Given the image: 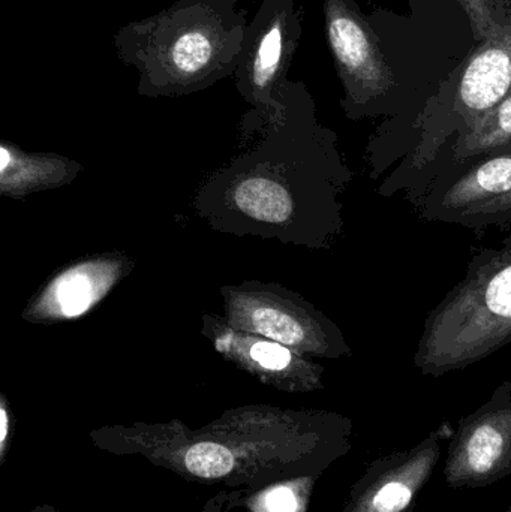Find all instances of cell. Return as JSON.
<instances>
[{
	"mask_svg": "<svg viewBox=\"0 0 511 512\" xmlns=\"http://www.w3.org/2000/svg\"><path fill=\"white\" fill-rule=\"evenodd\" d=\"M302 38V12L296 0H263L246 30L237 66L236 87L254 110L249 116L270 120L284 110L281 89Z\"/></svg>",
	"mask_w": 511,
	"mask_h": 512,
	"instance_id": "52a82bcc",
	"label": "cell"
},
{
	"mask_svg": "<svg viewBox=\"0 0 511 512\" xmlns=\"http://www.w3.org/2000/svg\"><path fill=\"white\" fill-rule=\"evenodd\" d=\"M455 432L446 427L402 453L375 460L351 489L341 512H405L428 484L441 457V447Z\"/></svg>",
	"mask_w": 511,
	"mask_h": 512,
	"instance_id": "30bf717a",
	"label": "cell"
},
{
	"mask_svg": "<svg viewBox=\"0 0 511 512\" xmlns=\"http://www.w3.org/2000/svg\"><path fill=\"white\" fill-rule=\"evenodd\" d=\"M33 512H56V511H54L53 508H50V507H39V508H36V510Z\"/></svg>",
	"mask_w": 511,
	"mask_h": 512,
	"instance_id": "ffe728a7",
	"label": "cell"
},
{
	"mask_svg": "<svg viewBox=\"0 0 511 512\" xmlns=\"http://www.w3.org/2000/svg\"><path fill=\"white\" fill-rule=\"evenodd\" d=\"M506 152H511V95L492 108L470 131L459 135L447 146L426 183L441 168Z\"/></svg>",
	"mask_w": 511,
	"mask_h": 512,
	"instance_id": "9a60e30c",
	"label": "cell"
},
{
	"mask_svg": "<svg viewBox=\"0 0 511 512\" xmlns=\"http://www.w3.org/2000/svg\"><path fill=\"white\" fill-rule=\"evenodd\" d=\"M324 27L344 87L345 113L353 120L381 113L396 78L371 24L354 0H324Z\"/></svg>",
	"mask_w": 511,
	"mask_h": 512,
	"instance_id": "ba28073f",
	"label": "cell"
},
{
	"mask_svg": "<svg viewBox=\"0 0 511 512\" xmlns=\"http://www.w3.org/2000/svg\"><path fill=\"white\" fill-rule=\"evenodd\" d=\"M510 95L511 24H500L468 57L452 93L444 101H431L423 116L419 143L399 173L422 179L434 170L455 138L470 131Z\"/></svg>",
	"mask_w": 511,
	"mask_h": 512,
	"instance_id": "5b68a950",
	"label": "cell"
},
{
	"mask_svg": "<svg viewBox=\"0 0 511 512\" xmlns=\"http://www.w3.org/2000/svg\"><path fill=\"white\" fill-rule=\"evenodd\" d=\"M314 481L299 478L273 484L252 499V512H305Z\"/></svg>",
	"mask_w": 511,
	"mask_h": 512,
	"instance_id": "2e32d148",
	"label": "cell"
},
{
	"mask_svg": "<svg viewBox=\"0 0 511 512\" xmlns=\"http://www.w3.org/2000/svg\"><path fill=\"white\" fill-rule=\"evenodd\" d=\"M239 0H176L117 30L123 65L137 69V92L176 98L203 92L236 74L248 30Z\"/></svg>",
	"mask_w": 511,
	"mask_h": 512,
	"instance_id": "3957f363",
	"label": "cell"
},
{
	"mask_svg": "<svg viewBox=\"0 0 511 512\" xmlns=\"http://www.w3.org/2000/svg\"><path fill=\"white\" fill-rule=\"evenodd\" d=\"M470 18L471 29L477 42L488 39L500 26L495 20V3L497 0H458Z\"/></svg>",
	"mask_w": 511,
	"mask_h": 512,
	"instance_id": "ac0fdd59",
	"label": "cell"
},
{
	"mask_svg": "<svg viewBox=\"0 0 511 512\" xmlns=\"http://www.w3.org/2000/svg\"><path fill=\"white\" fill-rule=\"evenodd\" d=\"M456 225L470 228V230H485V228L501 227L511 225V192L504 197L497 198L491 203L476 207L471 212L465 213L458 219Z\"/></svg>",
	"mask_w": 511,
	"mask_h": 512,
	"instance_id": "e0dca14e",
	"label": "cell"
},
{
	"mask_svg": "<svg viewBox=\"0 0 511 512\" xmlns=\"http://www.w3.org/2000/svg\"><path fill=\"white\" fill-rule=\"evenodd\" d=\"M110 444L132 447L153 463L200 481L264 483L317 480L351 448L353 424L327 412L246 409L230 412L201 432L182 424L116 429Z\"/></svg>",
	"mask_w": 511,
	"mask_h": 512,
	"instance_id": "7a4b0ae2",
	"label": "cell"
},
{
	"mask_svg": "<svg viewBox=\"0 0 511 512\" xmlns=\"http://www.w3.org/2000/svg\"><path fill=\"white\" fill-rule=\"evenodd\" d=\"M209 331L207 334L216 352L257 376L264 384L291 393H308L323 388V367L288 346L257 334L234 330L218 321H213V328Z\"/></svg>",
	"mask_w": 511,
	"mask_h": 512,
	"instance_id": "7c38bea8",
	"label": "cell"
},
{
	"mask_svg": "<svg viewBox=\"0 0 511 512\" xmlns=\"http://www.w3.org/2000/svg\"><path fill=\"white\" fill-rule=\"evenodd\" d=\"M222 295L225 321L234 330L275 340L308 358L353 355L341 328L299 294L278 285L246 282L228 286Z\"/></svg>",
	"mask_w": 511,
	"mask_h": 512,
	"instance_id": "8992f818",
	"label": "cell"
},
{
	"mask_svg": "<svg viewBox=\"0 0 511 512\" xmlns=\"http://www.w3.org/2000/svg\"><path fill=\"white\" fill-rule=\"evenodd\" d=\"M9 436V414L6 409L5 400L2 402V408H0V457H5L6 445H8Z\"/></svg>",
	"mask_w": 511,
	"mask_h": 512,
	"instance_id": "d6986e66",
	"label": "cell"
},
{
	"mask_svg": "<svg viewBox=\"0 0 511 512\" xmlns=\"http://www.w3.org/2000/svg\"><path fill=\"white\" fill-rule=\"evenodd\" d=\"M279 95L284 101L279 116L245 117V123L263 129L264 137L207 183L200 210L219 228L242 222L240 233L330 248L344 231L341 198L353 173L339 153L335 132L318 123L305 84L288 80Z\"/></svg>",
	"mask_w": 511,
	"mask_h": 512,
	"instance_id": "6da1fadb",
	"label": "cell"
},
{
	"mask_svg": "<svg viewBox=\"0 0 511 512\" xmlns=\"http://www.w3.org/2000/svg\"><path fill=\"white\" fill-rule=\"evenodd\" d=\"M0 185L3 195L23 197L50 186H62L74 179L78 165L51 155H27L12 144L0 147Z\"/></svg>",
	"mask_w": 511,
	"mask_h": 512,
	"instance_id": "5bb4252c",
	"label": "cell"
},
{
	"mask_svg": "<svg viewBox=\"0 0 511 512\" xmlns=\"http://www.w3.org/2000/svg\"><path fill=\"white\" fill-rule=\"evenodd\" d=\"M511 342V236L471 258L461 282L429 313L414 354L425 376L467 369Z\"/></svg>",
	"mask_w": 511,
	"mask_h": 512,
	"instance_id": "277c9868",
	"label": "cell"
},
{
	"mask_svg": "<svg viewBox=\"0 0 511 512\" xmlns=\"http://www.w3.org/2000/svg\"><path fill=\"white\" fill-rule=\"evenodd\" d=\"M510 192L511 152H506L441 168L414 200L425 221L456 224L465 213Z\"/></svg>",
	"mask_w": 511,
	"mask_h": 512,
	"instance_id": "8fae6325",
	"label": "cell"
},
{
	"mask_svg": "<svg viewBox=\"0 0 511 512\" xmlns=\"http://www.w3.org/2000/svg\"><path fill=\"white\" fill-rule=\"evenodd\" d=\"M511 475V382L465 417L452 436L444 478L453 489H482Z\"/></svg>",
	"mask_w": 511,
	"mask_h": 512,
	"instance_id": "9c48e42d",
	"label": "cell"
},
{
	"mask_svg": "<svg viewBox=\"0 0 511 512\" xmlns=\"http://www.w3.org/2000/svg\"><path fill=\"white\" fill-rule=\"evenodd\" d=\"M129 270L125 258L96 256L57 273L30 303L24 318L33 322L69 321L86 315Z\"/></svg>",
	"mask_w": 511,
	"mask_h": 512,
	"instance_id": "4fadbf2b",
	"label": "cell"
}]
</instances>
